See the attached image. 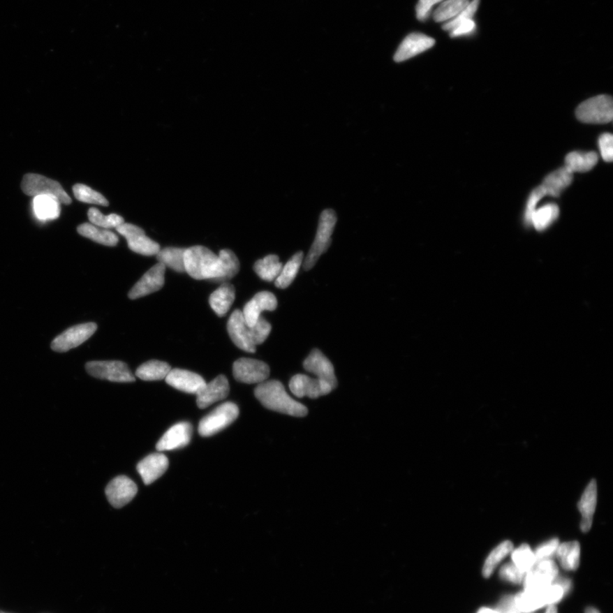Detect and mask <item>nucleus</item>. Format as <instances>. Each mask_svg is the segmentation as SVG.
<instances>
[{"label":"nucleus","instance_id":"19","mask_svg":"<svg viewBox=\"0 0 613 613\" xmlns=\"http://www.w3.org/2000/svg\"><path fill=\"white\" fill-rule=\"evenodd\" d=\"M278 306L277 298L269 292H261L255 295L244 306L243 316L248 327H253L261 317L263 311H274Z\"/></svg>","mask_w":613,"mask_h":613},{"label":"nucleus","instance_id":"37","mask_svg":"<svg viewBox=\"0 0 613 613\" xmlns=\"http://www.w3.org/2000/svg\"><path fill=\"white\" fill-rule=\"evenodd\" d=\"M514 549V545L509 540L501 542L499 545L492 551L487 558L483 566V576L489 577L495 571L496 566L501 562L504 558L509 556Z\"/></svg>","mask_w":613,"mask_h":613},{"label":"nucleus","instance_id":"2","mask_svg":"<svg viewBox=\"0 0 613 613\" xmlns=\"http://www.w3.org/2000/svg\"><path fill=\"white\" fill-rule=\"evenodd\" d=\"M185 273L193 279H209L219 282L223 275V265L219 256L208 248L195 246L188 248L184 253Z\"/></svg>","mask_w":613,"mask_h":613},{"label":"nucleus","instance_id":"3","mask_svg":"<svg viewBox=\"0 0 613 613\" xmlns=\"http://www.w3.org/2000/svg\"><path fill=\"white\" fill-rule=\"evenodd\" d=\"M337 221V214L333 209H325L321 213L316 239H314L309 254L304 260V270L308 271L313 269L320 256L325 253L331 246L332 235L334 231Z\"/></svg>","mask_w":613,"mask_h":613},{"label":"nucleus","instance_id":"6","mask_svg":"<svg viewBox=\"0 0 613 613\" xmlns=\"http://www.w3.org/2000/svg\"><path fill=\"white\" fill-rule=\"evenodd\" d=\"M239 410L232 402H225L216 407L204 418L199 424V433L202 437H209L222 431L238 418Z\"/></svg>","mask_w":613,"mask_h":613},{"label":"nucleus","instance_id":"26","mask_svg":"<svg viewBox=\"0 0 613 613\" xmlns=\"http://www.w3.org/2000/svg\"><path fill=\"white\" fill-rule=\"evenodd\" d=\"M61 203L52 195H38L34 198L33 207L35 216L40 221L58 219L60 216Z\"/></svg>","mask_w":613,"mask_h":613},{"label":"nucleus","instance_id":"12","mask_svg":"<svg viewBox=\"0 0 613 613\" xmlns=\"http://www.w3.org/2000/svg\"><path fill=\"white\" fill-rule=\"evenodd\" d=\"M108 502L116 509L129 503L138 494V487L133 480L125 475L116 477L105 490Z\"/></svg>","mask_w":613,"mask_h":613},{"label":"nucleus","instance_id":"1","mask_svg":"<svg viewBox=\"0 0 613 613\" xmlns=\"http://www.w3.org/2000/svg\"><path fill=\"white\" fill-rule=\"evenodd\" d=\"M254 394L267 409L296 418H304L309 413L308 408L290 397L284 385L277 380L259 383Z\"/></svg>","mask_w":613,"mask_h":613},{"label":"nucleus","instance_id":"22","mask_svg":"<svg viewBox=\"0 0 613 613\" xmlns=\"http://www.w3.org/2000/svg\"><path fill=\"white\" fill-rule=\"evenodd\" d=\"M168 467L169 460L164 454L154 453L140 461L137 469L147 486L164 475Z\"/></svg>","mask_w":613,"mask_h":613},{"label":"nucleus","instance_id":"39","mask_svg":"<svg viewBox=\"0 0 613 613\" xmlns=\"http://www.w3.org/2000/svg\"><path fill=\"white\" fill-rule=\"evenodd\" d=\"M89 220L91 224L99 228L110 230V228H116L120 225L125 223L122 216L117 214H110L105 216L101 213L98 209L91 208L88 212Z\"/></svg>","mask_w":613,"mask_h":613},{"label":"nucleus","instance_id":"4","mask_svg":"<svg viewBox=\"0 0 613 613\" xmlns=\"http://www.w3.org/2000/svg\"><path fill=\"white\" fill-rule=\"evenodd\" d=\"M22 191L29 196L52 195L57 198L61 204L72 203L71 198L59 182L50 179L41 175L29 173L25 175L22 182Z\"/></svg>","mask_w":613,"mask_h":613},{"label":"nucleus","instance_id":"46","mask_svg":"<svg viewBox=\"0 0 613 613\" xmlns=\"http://www.w3.org/2000/svg\"><path fill=\"white\" fill-rule=\"evenodd\" d=\"M545 196H546V193L541 185L535 189L531 193L529 201H527L526 209L525 219L527 223H529L531 215H533L535 209H537V205L539 201H540Z\"/></svg>","mask_w":613,"mask_h":613},{"label":"nucleus","instance_id":"21","mask_svg":"<svg viewBox=\"0 0 613 613\" xmlns=\"http://www.w3.org/2000/svg\"><path fill=\"white\" fill-rule=\"evenodd\" d=\"M228 394H230V383L226 376L220 375L211 383L205 384L203 389L196 394L197 406L200 409L207 408L214 403L226 399Z\"/></svg>","mask_w":613,"mask_h":613},{"label":"nucleus","instance_id":"20","mask_svg":"<svg viewBox=\"0 0 613 613\" xmlns=\"http://www.w3.org/2000/svg\"><path fill=\"white\" fill-rule=\"evenodd\" d=\"M165 381L174 389L193 394L199 393L207 384L199 374L181 369L170 370L166 376Z\"/></svg>","mask_w":613,"mask_h":613},{"label":"nucleus","instance_id":"13","mask_svg":"<svg viewBox=\"0 0 613 613\" xmlns=\"http://www.w3.org/2000/svg\"><path fill=\"white\" fill-rule=\"evenodd\" d=\"M165 266L158 263L140 279L137 284L130 290L128 297L131 300H135L158 292L165 285Z\"/></svg>","mask_w":613,"mask_h":613},{"label":"nucleus","instance_id":"25","mask_svg":"<svg viewBox=\"0 0 613 613\" xmlns=\"http://www.w3.org/2000/svg\"><path fill=\"white\" fill-rule=\"evenodd\" d=\"M235 300V286L223 283L222 286L216 289L214 293L209 296V305L214 310L217 316L223 317L225 314L230 309L231 306L234 304Z\"/></svg>","mask_w":613,"mask_h":613},{"label":"nucleus","instance_id":"11","mask_svg":"<svg viewBox=\"0 0 613 613\" xmlns=\"http://www.w3.org/2000/svg\"><path fill=\"white\" fill-rule=\"evenodd\" d=\"M98 325L95 323H85L75 325L56 337L52 344V350L67 352L84 343L94 334Z\"/></svg>","mask_w":613,"mask_h":613},{"label":"nucleus","instance_id":"16","mask_svg":"<svg viewBox=\"0 0 613 613\" xmlns=\"http://www.w3.org/2000/svg\"><path fill=\"white\" fill-rule=\"evenodd\" d=\"M304 367L306 371L316 376V378L323 380L336 389L337 379L335 375L334 367L329 359L323 355L319 349H313L308 358L304 360Z\"/></svg>","mask_w":613,"mask_h":613},{"label":"nucleus","instance_id":"8","mask_svg":"<svg viewBox=\"0 0 613 613\" xmlns=\"http://www.w3.org/2000/svg\"><path fill=\"white\" fill-rule=\"evenodd\" d=\"M116 230L127 240L128 247L135 253L143 256L157 255L160 244L147 237L145 230L131 223H123Z\"/></svg>","mask_w":613,"mask_h":613},{"label":"nucleus","instance_id":"49","mask_svg":"<svg viewBox=\"0 0 613 613\" xmlns=\"http://www.w3.org/2000/svg\"><path fill=\"white\" fill-rule=\"evenodd\" d=\"M475 29L476 23L474 21V19H472V20H468L457 25L456 28L450 31V35H451V37L452 38L464 36V35L472 34Z\"/></svg>","mask_w":613,"mask_h":613},{"label":"nucleus","instance_id":"53","mask_svg":"<svg viewBox=\"0 0 613 613\" xmlns=\"http://www.w3.org/2000/svg\"><path fill=\"white\" fill-rule=\"evenodd\" d=\"M545 613H558L557 608L554 605H549Z\"/></svg>","mask_w":613,"mask_h":613},{"label":"nucleus","instance_id":"44","mask_svg":"<svg viewBox=\"0 0 613 613\" xmlns=\"http://www.w3.org/2000/svg\"><path fill=\"white\" fill-rule=\"evenodd\" d=\"M559 545H560V542H559L558 539L553 538L545 542V544L538 546L534 552L537 562L544 560H552V558L556 556Z\"/></svg>","mask_w":613,"mask_h":613},{"label":"nucleus","instance_id":"15","mask_svg":"<svg viewBox=\"0 0 613 613\" xmlns=\"http://www.w3.org/2000/svg\"><path fill=\"white\" fill-rule=\"evenodd\" d=\"M436 40L424 34H411L399 45L394 59L397 63H401L432 48Z\"/></svg>","mask_w":613,"mask_h":613},{"label":"nucleus","instance_id":"54","mask_svg":"<svg viewBox=\"0 0 613 613\" xmlns=\"http://www.w3.org/2000/svg\"><path fill=\"white\" fill-rule=\"evenodd\" d=\"M586 613H600L598 610H596V608L589 607L587 610H586Z\"/></svg>","mask_w":613,"mask_h":613},{"label":"nucleus","instance_id":"48","mask_svg":"<svg viewBox=\"0 0 613 613\" xmlns=\"http://www.w3.org/2000/svg\"><path fill=\"white\" fill-rule=\"evenodd\" d=\"M444 0H419L417 7V17L419 21L425 22L429 17L433 7Z\"/></svg>","mask_w":613,"mask_h":613},{"label":"nucleus","instance_id":"28","mask_svg":"<svg viewBox=\"0 0 613 613\" xmlns=\"http://www.w3.org/2000/svg\"><path fill=\"white\" fill-rule=\"evenodd\" d=\"M77 232L85 238L107 246H115L119 243V237L110 230L95 226L91 223H83L77 228Z\"/></svg>","mask_w":613,"mask_h":613},{"label":"nucleus","instance_id":"42","mask_svg":"<svg viewBox=\"0 0 613 613\" xmlns=\"http://www.w3.org/2000/svg\"><path fill=\"white\" fill-rule=\"evenodd\" d=\"M271 330H272V327L269 322L265 318L260 317L253 327H249L250 339L252 344L257 347L258 345L265 343L270 334Z\"/></svg>","mask_w":613,"mask_h":613},{"label":"nucleus","instance_id":"35","mask_svg":"<svg viewBox=\"0 0 613 613\" xmlns=\"http://www.w3.org/2000/svg\"><path fill=\"white\" fill-rule=\"evenodd\" d=\"M560 209L556 204H548L535 209L529 223L538 231L546 230L557 219Z\"/></svg>","mask_w":613,"mask_h":613},{"label":"nucleus","instance_id":"43","mask_svg":"<svg viewBox=\"0 0 613 613\" xmlns=\"http://www.w3.org/2000/svg\"><path fill=\"white\" fill-rule=\"evenodd\" d=\"M480 6V0H472L471 2H469L468 6L465 8V9L461 11V13L457 15L455 18H453L452 20L446 22L443 26V29L445 31H451L454 28H456L457 25L461 24L464 22H467L468 20H472L473 17H474L476 11L478 10V8Z\"/></svg>","mask_w":613,"mask_h":613},{"label":"nucleus","instance_id":"7","mask_svg":"<svg viewBox=\"0 0 613 613\" xmlns=\"http://www.w3.org/2000/svg\"><path fill=\"white\" fill-rule=\"evenodd\" d=\"M89 374L99 379L116 383H133L135 376L127 364L119 360L91 362L85 366Z\"/></svg>","mask_w":613,"mask_h":613},{"label":"nucleus","instance_id":"29","mask_svg":"<svg viewBox=\"0 0 613 613\" xmlns=\"http://www.w3.org/2000/svg\"><path fill=\"white\" fill-rule=\"evenodd\" d=\"M598 155L595 152H572L566 155L565 168L572 173L586 172L595 168Z\"/></svg>","mask_w":613,"mask_h":613},{"label":"nucleus","instance_id":"52","mask_svg":"<svg viewBox=\"0 0 613 613\" xmlns=\"http://www.w3.org/2000/svg\"><path fill=\"white\" fill-rule=\"evenodd\" d=\"M478 613H500V612L496 611V610H494V609L484 607V608H481L480 610L478 612Z\"/></svg>","mask_w":613,"mask_h":613},{"label":"nucleus","instance_id":"31","mask_svg":"<svg viewBox=\"0 0 613 613\" xmlns=\"http://www.w3.org/2000/svg\"><path fill=\"white\" fill-rule=\"evenodd\" d=\"M172 370L168 363L160 360H149L138 368L135 375L143 381H158L165 379Z\"/></svg>","mask_w":613,"mask_h":613},{"label":"nucleus","instance_id":"30","mask_svg":"<svg viewBox=\"0 0 613 613\" xmlns=\"http://www.w3.org/2000/svg\"><path fill=\"white\" fill-rule=\"evenodd\" d=\"M516 607L521 613H530L546 606L540 589H524L515 596Z\"/></svg>","mask_w":613,"mask_h":613},{"label":"nucleus","instance_id":"51","mask_svg":"<svg viewBox=\"0 0 613 613\" xmlns=\"http://www.w3.org/2000/svg\"><path fill=\"white\" fill-rule=\"evenodd\" d=\"M554 583L561 585V587L563 588L566 595L569 593L570 589L572 588L571 581L568 579H561V577H558L557 579L554 580Z\"/></svg>","mask_w":613,"mask_h":613},{"label":"nucleus","instance_id":"24","mask_svg":"<svg viewBox=\"0 0 613 613\" xmlns=\"http://www.w3.org/2000/svg\"><path fill=\"white\" fill-rule=\"evenodd\" d=\"M573 181V173L564 166L548 175L541 186L544 188L546 195L559 197L571 185Z\"/></svg>","mask_w":613,"mask_h":613},{"label":"nucleus","instance_id":"18","mask_svg":"<svg viewBox=\"0 0 613 613\" xmlns=\"http://www.w3.org/2000/svg\"><path fill=\"white\" fill-rule=\"evenodd\" d=\"M228 332L236 346L248 353H255L256 346L250 339L249 327L244 320L242 311L236 309L228 321Z\"/></svg>","mask_w":613,"mask_h":613},{"label":"nucleus","instance_id":"34","mask_svg":"<svg viewBox=\"0 0 613 613\" xmlns=\"http://www.w3.org/2000/svg\"><path fill=\"white\" fill-rule=\"evenodd\" d=\"M184 248L168 247L161 250L157 253L158 263L165 267L176 271L178 273H184Z\"/></svg>","mask_w":613,"mask_h":613},{"label":"nucleus","instance_id":"55","mask_svg":"<svg viewBox=\"0 0 613 613\" xmlns=\"http://www.w3.org/2000/svg\"><path fill=\"white\" fill-rule=\"evenodd\" d=\"M0 613H3V612H1V611H0Z\"/></svg>","mask_w":613,"mask_h":613},{"label":"nucleus","instance_id":"33","mask_svg":"<svg viewBox=\"0 0 613 613\" xmlns=\"http://www.w3.org/2000/svg\"><path fill=\"white\" fill-rule=\"evenodd\" d=\"M302 260H304V252L300 251L295 254L285 266H283L281 274L274 282L278 288L285 289L292 284L300 269Z\"/></svg>","mask_w":613,"mask_h":613},{"label":"nucleus","instance_id":"40","mask_svg":"<svg viewBox=\"0 0 613 613\" xmlns=\"http://www.w3.org/2000/svg\"><path fill=\"white\" fill-rule=\"evenodd\" d=\"M73 191L76 200L81 201V202L103 205V207L108 205L106 198L87 185L76 184L73 186Z\"/></svg>","mask_w":613,"mask_h":613},{"label":"nucleus","instance_id":"27","mask_svg":"<svg viewBox=\"0 0 613 613\" xmlns=\"http://www.w3.org/2000/svg\"><path fill=\"white\" fill-rule=\"evenodd\" d=\"M556 556L566 571H575L580 563L579 542L573 541L559 545Z\"/></svg>","mask_w":613,"mask_h":613},{"label":"nucleus","instance_id":"10","mask_svg":"<svg viewBox=\"0 0 613 613\" xmlns=\"http://www.w3.org/2000/svg\"><path fill=\"white\" fill-rule=\"evenodd\" d=\"M290 392L298 398L317 399L334 390L331 384L320 378H311L309 376L297 374L293 376L289 383Z\"/></svg>","mask_w":613,"mask_h":613},{"label":"nucleus","instance_id":"45","mask_svg":"<svg viewBox=\"0 0 613 613\" xmlns=\"http://www.w3.org/2000/svg\"><path fill=\"white\" fill-rule=\"evenodd\" d=\"M499 574L502 579L515 584L523 583L526 576V573L516 568L513 563H508L503 566L502 568L500 569Z\"/></svg>","mask_w":613,"mask_h":613},{"label":"nucleus","instance_id":"38","mask_svg":"<svg viewBox=\"0 0 613 613\" xmlns=\"http://www.w3.org/2000/svg\"><path fill=\"white\" fill-rule=\"evenodd\" d=\"M511 553L512 563L526 574L537 563L534 552L529 545H522Z\"/></svg>","mask_w":613,"mask_h":613},{"label":"nucleus","instance_id":"17","mask_svg":"<svg viewBox=\"0 0 613 613\" xmlns=\"http://www.w3.org/2000/svg\"><path fill=\"white\" fill-rule=\"evenodd\" d=\"M192 433L193 427L188 422L175 424L158 441L156 448L158 452H165L184 448L190 443Z\"/></svg>","mask_w":613,"mask_h":613},{"label":"nucleus","instance_id":"14","mask_svg":"<svg viewBox=\"0 0 613 613\" xmlns=\"http://www.w3.org/2000/svg\"><path fill=\"white\" fill-rule=\"evenodd\" d=\"M559 577L558 566L553 560L538 561L529 573L523 583L525 589H536L552 584Z\"/></svg>","mask_w":613,"mask_h":613},{"label":"nucleus","instance_id":"50","mask_svg":"<svg viewBox=\"0 0 613 613\" xmlns=\"http://www.w3.org/2000/svg\"><path fill=\"white\" fill-rule=\"evenodd\" d=\"M495 610L500 613H521L516 607L515 596H505L500 600Z\"/></svg>","mask_w":613,"mask_h":613},{"label":"nucleus","instance_id":"32","mask_svg":"<svg viewBox=\"0 0 613 613\" xmlns=\"http://www.w3.org/2000/svg\"><path fill=\"white\" fill-rule=\"evenodd\" d=\"M282 267L283 265L279 262L278 256L269 255L256 262L253 269L263 281L271 282L276 279L281 272Z\"/></svg>","mask_w":613,"mask_h":613},{"label":"nucleus","instance_id":"23","mask_svg":"<svg viewBox=\"0 0 613 613\" xmlns=\"http://www.w3.org/2000/svg\"><path fill=\"white\" fill-rule=\"evenodd\" d=\"M597 503V485L595 480H592L586 487L579 503V510L582 515L580 523L581 530L584 533H588L591 530L593 523V515L595 514Z\"/></svg>","mask_w":613,"mask_h":613},{"label":"nucleus","instance_id":"9","mask_svg":"<svg viewBox=\"0 0 613 613\" xmlns=\"http://www.w3.org/2000/svg\"><path fill=\"white\" fill-rule=\"evenodd\" d=\"M232 374L238 382L259 384L269 378L270 369L269 367L261 360L242 358L234 363Z\"/></svg>","mask_w":613,"mask_h":613},{"label":"nucleus","instance_id":"5","mask_svg":"<svg viewBox=\"0 0 613 613\" xmlns=\"http://www.w3.org/2000/svg\"><path fill=\"white\" fill-rule=\"evenodd\" d=\"M577 118L587 124H607L613 118V102L610 96L600 95L582 103L576 110Z\"/></svg>","mask_w":613,"mask_h":613},{"label":"nucleus","instance_id":"47","mask_svg":"<svg viewBox=\"0 0 613 613\" xmlns=\"http://www.w3.org/2000/svg\"><path fill=\"white\" fill-rule=\"evenodd\" d=\"M599 149L603 161L612 162L613 160V137L612 134L605 133L600 135Z\"/></svg>","mask_w":613,"mask_h":613},{"label":"nucleus","instance_id":"36","mask_svg":"<svg viewBox=\"0 0 613 613\" xmlns=\"http://www.w3.org/2000/svg\"><path fill=\"white\" fill-rule=\"evenodd\" d=\"M469 2V0H445L434 10V20L437 22L452 20L468 6Z\"/></svg>","mask_w":613,"mask_h":613},{"label":"nucleus","instance_id":"41","mask_svg":"<svg viewBox=\"0 0 613 613\" xmlns=\"http://www.w3.org/2000/svg\"><path fill=\"white\" fill-rule=\"evenodd\" d=\"M219 257L223 265V275L219 282L226 283L234 278L239 271V262L236 255L230 250L225 249L219 252Z\"/></svg>","mask_w":613,"mask_h":613}]
</instances>
